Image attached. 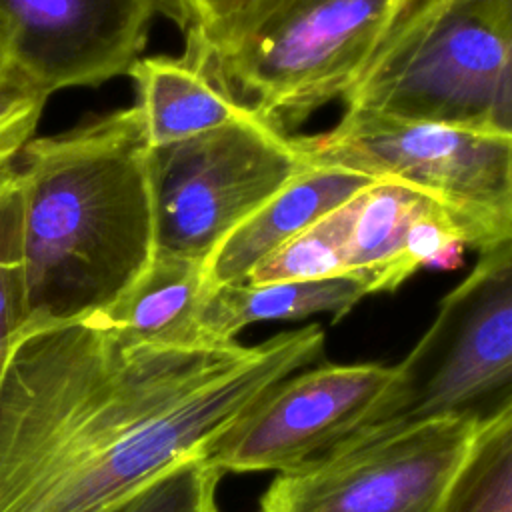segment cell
<instances>
[{"instance_id": "cell-13", "label": "cell", "mask_w": 512, "mask_h": 512, "mask_svg": "<svg viewBox=\"0 0 512 512\" xmlns=\"http://www.w3.org/2000/svg\"><path fill=\"white\" fill-rule=\"evenodd\" d=\"M128 76L136 84L150 148L224 126L248 110L188 50L180 58H138Z\"/></svg>"}, {"instance_id": "cell-8", "label": "cell", "mask_w": 512, "mask_h": 512, "mask_svg": "<svg viewBox=\"0 0 512 512\" xmlns=\"http://www.w3.org/2000/svg\"><path fill=\"white\" fill-rule=\"evenodd\" d=\"M476 428L444 418L350 444L314 466L278 474L258 512H438Z\"/></svg>"}, {"instance_id": "cell-16", "label": "cell", "mask_w": 512, "mask_h": 512, "mask_svg": "<svg viewBox=\"0 0 512 512\" xmlns=\"http://www.w3.org/2000/svg\"><path fill=\"white\" fill-rule=\"evenodd\" d=\"M438 512H512V410L476 428Z\"/></svg>"}, {"instance_id": "cell-12", "label": "cell", "mask_w": 512, "mask_h": 512, "mask_svg": "<svg viewBox=\"0 0 512 512\" xmlns=\"http://www.w3.org/2000/svg\"><path fill=\"white\" fill-rule=\"evenodd\" d=\"M206 292L202 260L156 254L132 286L92 316L136 342L164 348H208L212 344L202 338L198 324Z\"/></svg>"}, {"instance_id": "cell-22", "label": "cell", "mask_w": 512, "mask_h": 512, "mask_svg": "<svg viewBox=\"0 0 512 512\" xmlns=\"http://www.w3.org/2000/svg\"><path fill=\"white\" fill-rule=\"evenodd\" d=\"M6 72V68H4V60H2V56H0V76Z\"/></svg>"}, {"instance_id": "cell-5", "label": "cell", "mask_w": 512, "mask_h": 512, "mask_svg": "<svg viewBox=\"0 0 512 512\" xmlns=\"http://www.w3.org/2000/svg\"><path fill=\"white\" fill-rule=\"evenodd\" d=\"M510 410L512 240L480 252L472 272L442 298L434 322L342 448L430 420L482 426Z\"/></svg>"}, {"instance_id": "cell-10", "label": "cell", "mask_w": 512, "mask_h": 512, "mask_svg": "<svg viewBox=\"0 0 512 512\" xmlns=\"http://www.w3.org/2000/svg\"><path fill=\"white\" fill-rule=\"evenodd\" d=\"M158 0H0L6 72L50 96L128 74Z\"/></svg>"}, {"instance_id": "cell-1", "label": "cell", "mask_w": 512, "mask_h": 512, "mask_svg": "<svg viewBox=\"0 0 512 512\" xmlns=\"http://www.w3.org/2000/svg\"><path fill=\"white\" fill-rule=\"evenodd\" d=\"M322 348L318 324L164 348L94 316L28 322L0 386V512H114Z\"/></svg>"}, {"instance_id": "cell-2", "label": "cell", "mask_w": 512, "mask_h": 512, "mask_svg": "<svg viewBox=\"0 0 512 512\" xmlns=\"http://www.w3.org/2000/svg\"><path fill=\"white\" fill-rule=\"evenodd\" d=\"M148 150L136 104L20 150L28 322L98 314L152 264Z\"/></svg>"}, {"instance_id": "cell-15", "label": "cell", "mask_w": 512, "mask_h": 512, "mask_svg": "<svg viewBox=\"0 0 512 512\" xmlns=\"http://www.w3.org/2000/svg\"><path fill=\"white\" fill-rule=\"evenodd\" d=\"M432 198L396 180H374L354 196L346 240L348 274L370 294L392 292L414 272L404 256L408 228Z\"/></svg>"}, {"instance_id": "cell-6", "label": "cell", "mask_w": 512, "mask_h": 512, "mask_svg": "<svg viewBox=\"0 0 512 512\" xmlns=\"http://www.w3.org/2000/svg\"><path fill=\"white\" fill-rule=\"evenodd\" d=\"M308 166L396 180L438 202L484 252L512 240V134L344 114L328 132L292 136Z\"/></svg>"}, {"instance_id": "cell-20", "label": "cell", "mask_w": 512, "mask_h": 512, "mask_svg": "<svg viewBox=\"0 0 512 512\" xmlns=\"http://www.w3.org/2000/svg\"><path fill=\"white\" fill-rule=\"evenodd\" d=\"M48 96L12 72L0 76V170L14 164L34 138Z\"/></svg>"}, {"instance_id": "cell-23", "label": "cell", "mask_w": 512, "mask_h": 512, "mask_svg": "<svg viewBox=\"0 0 512 512\" xmlns=\"http://www.w3.org/2000/svg\"><path fill=\"white\" fill-rule=\"evenodd\" d=\"M408 2H410V0H408Z\"/></svg>"}, {"instance_id": "cell-19", "label": "cell", "mask_w": 512, "mask_h": 512, "mask_svg": "<svg viewBox=\"0 0 512 512\" xmlns=\"http://www.w3.org/2000/svg\"><path fill=\"white\" fill-rule=\"evenodd\" d=\"M222 472L202 454L186 456L138 490L114 512H218Z\"/></svg>"}, {"instance_id": "cell-9", "label": "cell", "mask_w": 512, "mask_h": 512, "mask_svg": "<svg viewBox=\"0 0 512 512\" xmlns=\"http://www.w3.org/2000/svg\"><path fill=\"white\" fill-rule=\"evenodd\" d=\"M394 378L378 362L320 364L290 374L202 452L220 472H298L338 452Z\"/></svg>"}, {"instance_id": "cell-3", "label": "cell", "mask_w": 512, "mask_h": 512, "mask_svg": "<svg viewBox=\"0 0 512 512\" xmlns=\"http://www.w3.org/2000/svg\"><path fill=\"white\" fill-rule=\"evenodd\" d=\"M344 114L512 134V0H410Z\"/></svg>"}, {"instance_id": "cell-14", "label": "cell", "mask_w": 512, "mask_h": 512, "mask_svg": "<svg viewBox=\"0 0 512 512\" xmlns=\"http://www.w3.org/2000/svg\"><path fill=\"white\" fill-rule=\"evenodd\" d=\"M368 294V286L356 276L262 286L224 284L206 292L198 324L208 344L222 346L236 342V334L254 322L300 320L312 314H332V322H338Z\"/></svg>"}, {"instance_id": "cell-17", "label": "cell", "mask_w": 512, "mask_h": 512, "mask_svg": "<svg viewBox=\"0 0 512 512\" xmlns=\"http://www.w3.org/2000/svg\"><path fill=\"white\" fill-rule=\"evenodd\" d=\"M354 196L268 254L250 270L242 284L262 286L274 282L350 276L346 240L354 214Z\"/></svg>"}, {"instance_id": "cell-21", "label": "cell", "mask_w": 512, "mask_h": 512, "mask_svg": "<svg viewBox=\"0 0 512 512\" xmlns=\"http://www.w3.org/2000/svg\"><path fill=\"white\" fill-rule=\"evenodd\" d=\"M250 0H158L186 38V48L204 50Z\"/></svg>"}, {"instance_id": "cell-18", "label": "cell", "mask_w": 512, "mask_h": 512, "mask_svg": "<svg viewBox=\"0 0 512 512\" xmlns=\"http://www.w3.org/2000/svg\"><path fill=\"white\" fill-rule=\"evenodd\" d=\"M28 318L22 252V188L16 168L8 166L0 170V386Z\"/></svg>"}, {"instance_id": "cell-11", "label": "cell", "mask_w": 512, "mask_h": 512, "mask_svg": "<svg viewBox=\"0 0 512 512\" xmlns=\"http://www.w3.org/2000/svg\"><path fill=\"white\" fill-rule=\"evenodd\" d=\"M376 178L310 166L240 222L204 260L206 288L242 284L252 268Z\"/></svg>"}, {"instance_id": "cell-4", "label": "cell", "mask_w": 512, "mask_h": 512, "mask_svg": "<svg viewBox=\"0 0 512 512\" xmlns=\"http://www.w3.org/2000/svg\"><path fill=\"white\" fill-rule=\"evenodd\" d=\"M408 0H250L196 54L232 98L288 134L358 80Z\"/></svg>"}, {"instance_id": "cell-7", "label": "cell", "mask_w": 512, "mask_h": 512, "mask_svg": "<svg viewBox=\"0 0 512 512\" xmlns=\"http://www.w3.org/2000/svg\"><path fill=\"white\" fill-rule=\"evenodd\" d=\"M306 168L292 136L252 110L208 132L150 148L156 254L204 262Z\"/></svg>"}]
</instances>
